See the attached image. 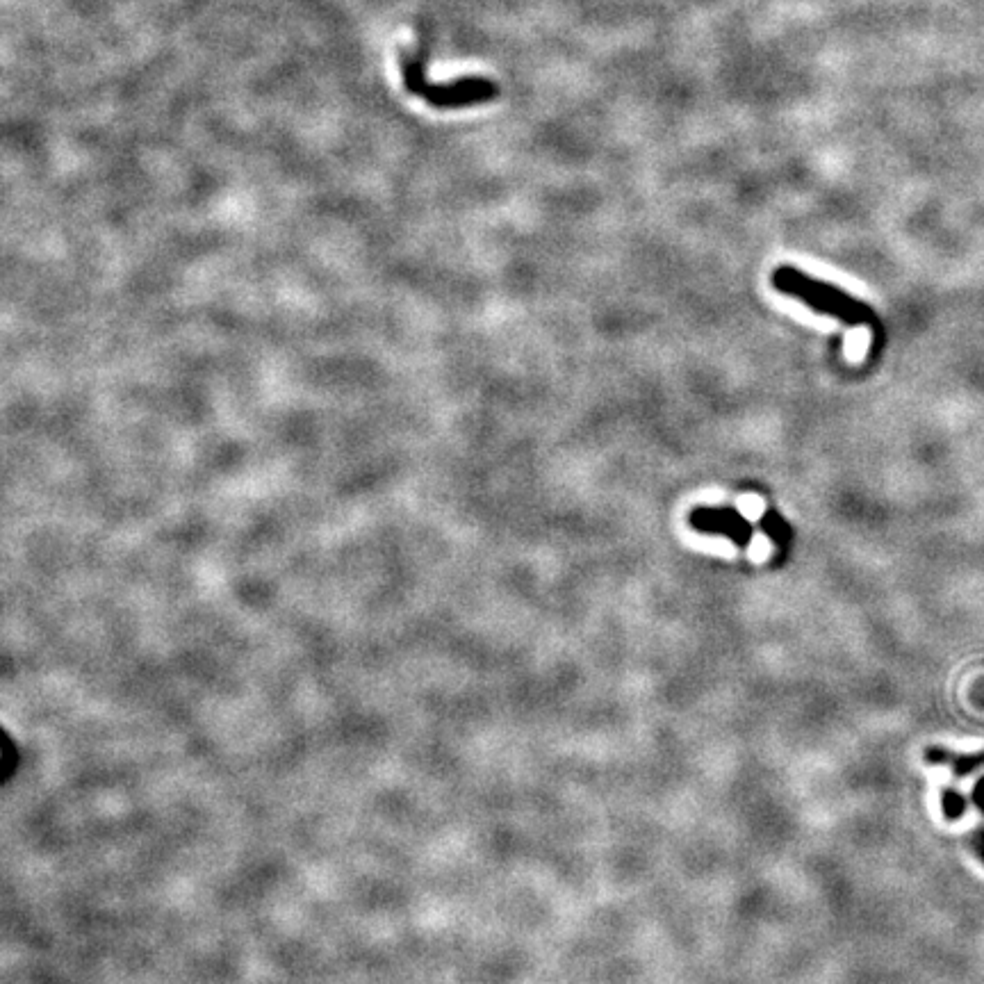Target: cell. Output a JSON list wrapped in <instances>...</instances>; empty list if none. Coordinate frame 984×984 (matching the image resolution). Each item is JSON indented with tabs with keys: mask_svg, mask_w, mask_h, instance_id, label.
<instances>
[{
	"mask_svg": "<svg viewBox=\"0 0 984 984\" xmlns=\"http://www.w3.org/2000/svg\"><path fill=\"white\" fill-rule=\"evenodd\" d=\"M773 285L775 290H779L782 294H789V297L807 303V306L814 308L816 313L832 315L836 319H841V322L855 324V326L873 322V313L866 303L848 297V294L839 290V287L816 281V278H809L807 274L798 272L795 267H777L773 274Z\"/></svg>",
	"mask_w": 984,
	"mask_h": 984,
	"instance_id": "cell-1",
	"label": "cell"
},
{
	"mask_svg": "<svg viewBox=\"0 0 984 984\" xmlns=\"http://www.w3.org/2000/svg\"><path fill=\"white\" fill-rule=\"evenodd\" d=\"M499 85L488 78H461L447 85H429L422 98L431 108H467V105H483L495 101Z\"/></svg>",
	"mask_w": 984,
	"mask_h": 984,
	"instance_id": "cell-2",
	"label": "cell"
},
{
	"mask_svg": "<svg viewBox=\"0 0 984 984\" xmlns=\"http://www.w3.org/2000/svg\"><path fill=\"white\" fill-rule=\"evenodd\" d=\"M688 522L695 531L729 538L738 547H745L752 540V524L734 508L700 506L688 515Z\"/></svg>",
	"mask_w": 984,
	"mask_h": 984,
	"instance_id": "cell-3",
	"label": "cell"
},
{
	"mask_svg": "<svg viewBox=\"0 0 984 984\" xmlns=\"http://www.w3.org/2000/svg\"><path fill=\"white\" fill-rule=\"evenodd\" d=\"M399 55H401V80H404L406 92L422 96L426 92V87H429V82L424 78L422 62L408 51H401Z\"/></svg>",
	"mask_w": 984,
	"mask_h": 984,
	"instance_id": "cell-4",
	"label": "cell"
},
{
	"mask_svg": "<svg viewBox=\"0 0 984 984\" xmlns=\"http://www.w3.org/2000/svg\"><path fill=\"white\" fill-rule=\"evenodd\" d=\"M925 757H928V761H932V764L950 766L955 770V775H959V777L971 773V770H975L982 764V757H964V754H953V752H948L943 748H930L928 752H925Z\"/></svg>",
	"mask_w": 984,
	"mask_h": 984,
	"instance_id": "cell-5",
	"label": "cell"
},
{
	"mask_svg": "<svg viewBox=\"0 0 984 984\" xmlns=\"http://www.w3.org/2000/svg\"><path fill=\"white\" fill-rule=\"evenodd\" d=\"M941 807H943V816H946L948 820H957V818L964 816L966 800H964V795H959L953 789H943L941 791Z\"/></svg>",
	"mask_w": 984,
	"mask_h": 984,
	"instance_id": "cell-6",
	"label": "cell"
},
{
	"mask_svg": "<svg viewBox=\"0 0 984 984\" xmlns=\"http://www.w3.org/2000/svg\"><path fill=\"white\" fill-rule=\"evenodd\" d=\"M761 527H764V531H768V536L779 545H784V540L789 538V524L779 518L775 511H770L764 515V520H761Z\"/></svg>",
	"mask_w": 984,
	"mask_h": 984,
	"instance_id": "cell-7",
	"label": "cell"
},
{
	"mask_svg": "<svg viewBox=\"0 0 984 984\" xmlns=\"http://www.w3.org/2000/svg\"><path fill=\"white\" fill-rule=\"evenodd\" d=\"M973 800H975V805H978L980 811H984V777L978 782V786H975V791H973Z\"/></svg>",
	"mask_w": 984,
	"mask_h": 984,
	"instance_id": "cell-8",
	"label": "cell"
},
{
	"mask_svg": "<svg viewBox=\"0 0 984 984\" xmlns=\"http://www.w3.org/2000/svg\"><path fill=\"white\" fill-rule=\"evenodd\" d=\"M975 850H978V855L984 861V832H980L978 836H975Z\"/></svg>",
	"mask_w": 984,
	"mask_h": 984,
	"instance_id": "cell-9",
	"label": "cell"
}]
</instances>
